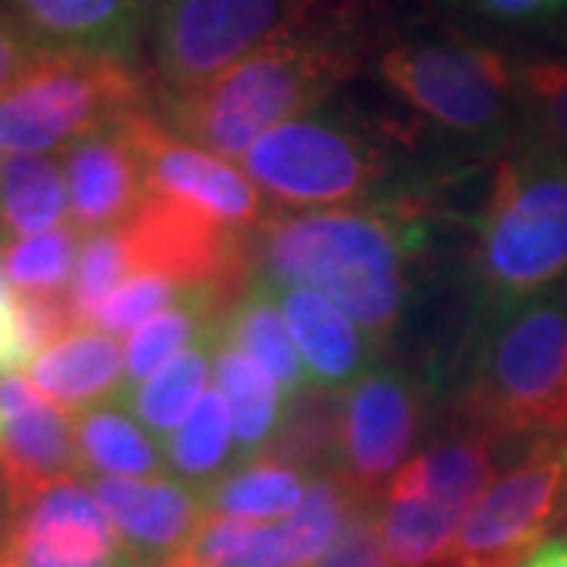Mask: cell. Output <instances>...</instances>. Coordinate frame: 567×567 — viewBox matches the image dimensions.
Wrapping results in <instances>:
<instances>
[{"label":"cell","instance_id":"obj_2","mask_svg":"<svg viewBox=\"0 0 567 567\" xmlns=\"http://www.w3.org/2000/svg\"><path fill=\"white\" fill-rule=\"evenodd\" d=\"M429 249V205L391 199L322 212H275L252 234V275L275 287H309L388 347L404 322L413 265Z\"/></svg>","mask_w":567,"mask_h":567},{"label":"cell","instance_id":"obj_31","mask_svg":"<svg viewBox=\"0 0 567 567\" xmlns=\"http://www.w3.org/2000/svg\"><path fill=\"white\" fill-rule=\"evenodd\" d=\"M130 278H133V256H130V246H126L121 227L82 237L73 284L66 293V303H70L76 324L89 328L99 306Z\"/></svg>","mask_w":567,"mask_h":567},{"label":"cell","instance_id":"obj_29","mask_svg":"<svg viewBox=\"0 0 567 567\" xmlns=\"http://www.w3.org/2000/svg\"><path fill=\"white\" fill-rule=\"evenodd\" d=\"M80 246V230L73 224H63L39 237L0 244V268L20 297H66Z\"/></svg>","mask_w":567,"mask_h":567},{"label":"cell","instance_id":"obj_26","mask_svg":"<svg viewBox=\"0 0 567 567\" xmlns=\"http://www.w3.org/2000/svg\"><path fill=\"white\" fill-rule=\"evenodd\" d=\"M341 394L344 391L306 388L303 394L287 401L281 425L259 457L293 466L309 480L334 470L341 439Z\"/></svg>","mask_w":567,"mask_h":567},{"label":"cell","instance_id":"obj_3","mask_svg":"<svg viewBox=\"0 0 567 567\" xmlns=\"http://www.w3.org/2000/svg\"><path fill=\"white\" fill-rule=\"evenodd\" d=\"M461 423L524 454L567 439V309L555 290L483 309L451 401Z\"/></svg>","mask_w":567,"mask_h":567},{"label":"cell","instance_id":"obj_39","mask_svg":"<svg viewBox=\"0 0 567 567\" xmlns=\"http://www.w3.org/2000/svg\"><path fill=\"white\" fill-rule=\"evenodd\" d=\"M0 567H22V565L13 558V555H10V551H3V548H0Z\"/></svg>","mask_w":567,"mask_h":567},{"label":"cell","instance_id":"obj_25","mask_svg":"<svg viewBox=\"0 0 567 567\" xmlns=\"http://www.w3.org/2000/svg\"><path fill=\"white\" fill-rule=\"evenodd\" d=\"M215 347L218 341L189 347L142 385L123 388L117 398L155 439H171L208 394V382L215 379Z\"/></svg>","mask_w":567,"mask_h":567},{"label":"cell","instance_id":"obj_43","mask_svg":"<svg viewBox=\"0 0 567 567\" xmlns=\"http://www.w3.org/2000/svg\"><path fill=\"white\" fill-rule=\"evenodd\" d=\"M0 174H3V158H0Z\"/></svg>","mask_w":567,"mask_h":567},{"label":"cell","instance_id":"obj_36","mask_svg":"<svg viewBox=\"0 0 567 567\" xmlns=\"http://www.w3.org/2000/svg\"><path fill=\"white\" fill-rule=\"evenodd\" d=\"M486 17L505 22H546L561 17L567 0H470Z\"/></svg>","mask_w":567,"mask_h":567},{"label":"cell","instance_id":"obj_21","mask_svg":"<svg viewBox=\"0 0 567 567\" xmlns=\"http://www.w3.org/2000/svg\"><path fill=\"white\" fill-rule=\"evenodd\" d=\"M76 454L82 476H117V480H155L171 476L164 447L130 413L121 398L89 406L73 416Z\"/></svg>","mask_w":567,"mask_h":567},{"label":"cell","instance_id":"obj_9","mask_svg":"<svg viewBox=\"0 0 567 567\" xmlns=\"http://www.w3.org/2000/svg\"><path fill=\"white\" fill-rule=\"evenodd\" d=\"M567 495V439L524 451L466 514L442 565L524 567L558 533Z\"/></svg>","mask_w":567,"mask_h":567},{"label":"cell","instance_id":"obj_1","mask_svg":"<svg viewBox=\"0 0 567 567\" xmlns=\"http://www.w3.org/2000/svg\"><path fill=\"white\" fill-rule=\"evenodd\" d=\"M382 7L334 0L268 41L203 89L164 95L162 117L181 140L240 162L275 126L319 111L341 85L382 54Z\"/></svg>","mask_w":567,"mask_h":567},{"label":"cell","instance_id":"obj_35","mask_svg":"<svg viewBox=\"0 0 567 567\" xmlns=\"http://www.w3.org/2000/svg\"><path fill=\"white\" fill-rule=\"evenodd\" d=\"M29 350L22 341L20 300L0 268V375H17V369L29 365Z\"/></svg>","mask_w":567,"mask_h":567},{"label":"cell","instance_id":"obj_8","mask_svg":"<svg viewBox=\"0 0 567 567\" xmlns=\"http://www.w3.org/2000/svg\"><path fill=\"white\" fill-rule=\"evenodd\" d=\"M324 0H164L152 13V66L164 95L218 80Z\"/></svg>","mask_w":567,"mask_h":567},{"label":"cell","instance_id":"obj_30","mask_svg":"<svg viewBox=\"0 0 567 567\" xmlns=\"http://www.w3.org/2000/svg\"><path fill=\"white\" fill-rule=\"evenodd\" d=\"M517 111L524 140L567 162V58H539L517 66Z\"/></svg>","mask_w":567,"mask_h":567},{"label":"cell","instance_id":"obj_6","mask_svg":"<svg viewBox=\"0 0 567 567\" xmlns=\"http://www.w3.org/2000/svg\"><path fill=\"white\" fill-rule=\"evenodd\" d=\"M148 107L136 63L99 54L44 51L0 99V152L54 155Z\"/></svg>","mask_w":567,"mask_h":567},{"label":"cell","instance_id":"obj_17","mask_svg":"<svg viewBox=\"0 0 567 567\" xmlns=\"http://www.w3.org/2000/svg\"><path fill=\"white\" fill-rule=\"evenodd\" d=\"M7 13L41 51L99 54L136 63L145 22V0H7Z\"/></svg>","mask_w":567,"mask_h":567},{"label":"cell","instance_id":"obj_22","mask_svg":"<svg viewBox=\"0 0 567 567\" xmlns=\"http://www.w3.org/2000/svg\"><path fill=\"white\" fill-rule=\"evenodd\" d=\"M215 385L224 394L234 420V464L259 457L281 425L287 406L281 385L262 363L224 341L215 347Z\"/></svg>","mask_w":567,"mask_h":567},{"label":"cell","instance_id":"obj_13","mask_svg":"<svg viewBox=\"0 0 567 567\" xmlns=\"http://www.w3.org/2000/svg\"><path fill=\"white\" fill-rule=\"evenodd\" d=\"M123 126L140 152L148 193L196 208L240 234H256L278 212L244 167L181 140L152 107L130 114Z\"/></svg>","mask_w":567,"mask_h":567},{"label":"cell","instance_id":"obj_18","mask_svg":"<svg viewBox=\"0 0 567 567\" xmlns=\"http://www.w3.org/2000/svg\"><path fill=\"white\" fill-rule=\"evenodd\" d=\"M287 331L300 350L309 385L347 391L379 363V347L331 300L309 287H275Z\"/></svg>","mask_w":567,"mask_h":567},{"label":"cell","instance_id":"obj_42","mask_svg":"<svg viewBox=\"0 0 567 567\" xmlns=\"http://www.w3.org/2000/svg\"><path fill=\"white\" fill-rule=\"evenodd\" d=\"M158 3H164V0H145V7H148V13H155V7Z\"/></svg>","mask_w":567,"mask_h":567},{"label":"cell","instance_id":"obj_14","mask_svg":"<svg viewBox=\"0 0 567 567\" xmlns=\"http://www.w3.org/2000/svg\"><path fill=\"white\" fill-rule=\"evenodd\" d=\"M76 473L73 413L51 404L22 375H0V507H17Z\"/></svg>","mask_w":567,"mask_h":567},{"label":"cell","instance_id":"obj_34","mask_svg":"<svg viewBox=\"0 0 567 567\" xmlns=\"http://www.w3.org/2000/svg\"><path fill=\"white\" fill-rule=\"evenodd\" d=\"M41 54L44 51L29 39V32L20 22L13 20L7 10H0V99L20 85L22 76L35 66Z\"/></svg>","mask_w":567,"mask_h":567},{"label":"cell","instance_id":"obj_44","mask_svg":"<svg viewBox=\"0 0 567 567\" xmlns=\"http://www.w3.org/2000/svg\"><path fill=\"white\" fill-rule=\"evenodd\" d=\"M442 567H447V565H442Z\"/></svg>","mask_w":567,"mask_h":567},{"label":"cell","instance_id":"obj_27","mask_svg":"<svg viewBox=\"0 0 567 567\" xmlns=\"http://www.w3.org/2000/svg\"><path fill=\"white\" fill-rule=\"evenodd\" d=\"M309 476L268 457L234 464L218 483L205 488V507L212 514L244 520H281L306 498Z\"/></svg>","mask_w":567,"mask_h":567},{"label":"cell","instance_id":"obj_11","mask_svg":"<svg viewBox=\"0 0 567 567\" xmlns=\"http://www.w3.org/2000/svg\"><path fill=\"white\" fill-rule=\"evenodd\" d=\"M121 230L133 256V275L212 287L230 300H237L252 281V234L230 230L158 193H148Z\"/></svg>","mask_w":567,"mask_h":567},{"label":"cell","instance_id":"obj_24","mask_svg":"<svg viewBox=\"0 0 567 567\" xmlns=\"http://www.w3.org/2000/svg\"><path fill=\"white\" fill-rule=\"evenodd\" d=\"M70 224L61 155H10L0 174V240L13 244Z\"/></svg>","mask_w":567,"mask_h":567},{"label":"cell","instance_id":"obj_4","mask_svg":"<svg viewBox=\"0 0 567 567\" xmlns=\"http://www.w3.org/2000/svg\"><path fill=\"white\" fill-rule=\"evenodd\" d=\"M470 275L483 309L527 303L567 275V162L511 142L492 167L473 227Z\"/></svg>","mask_w":567,"mask_h":567},{"label":"cell","instance_id":"obj_10","mask_svg":"<svg viewBox=\"0 0 567 567\" xmlns=\"http://www.w3.org/2000/svg\"><path fill=\"white\" fill-rule=\"evenodd\" d=\"M425 385L398 363H375L341 394L334 473L360 502H382L394 476L420 451Z\"/></svg>","mask_w":567,"mask_h":567},{"label":"cell","instance_id":"obj_19","mask_svg":"<svg viewBox=\"0 0 567 567\" xmlns=\"http://www.w3.org/2000/svg\"><path fill=\"white\" fill-rule=\"evenodd\" d=\"M29 379L66 413L114 401L123 391V350L99 328H76L29 363Z\"/></svg>","mask_w":567,"mask_h":567},{"label":"cell","instance_id":"obj_32","mask_svg":"<svg viewBox=\"0 0 567 567\" xmlns=\"http://www.w3.org/2000/svg\"><path fill=\"white\" fill-rule=\"evenodd\" d=\"M196 290L199 287H186V284L155 278V275H133L99 306L89 328H99L104 334L117 338L126 331H136L148 319L162 316L167 309L186 303Z\"/></svg>","mask_w":567,"mask_h":567},{"label":"cell","instance_id":"obj_40","mask_svg":"<svg viewBox=\"0 0 567 567\" xmlns=\"http://www.w3.org/2000/svg\"><path fill=\"white\" fill-rule=\"evenodd\" d=\"M555 293H558V300H561V303H565V309H567V275L561 278V284H558V290H555Z\"/></svg>","mask_w":567,"mask_h":567},{"label":"cell","instance_id":"obj_41","mask_svg":"<svg viewBox=\"0 0 567 567\" xmlns=\"http://www.w3.org/2000/svg\"><path fill=\"white\" fill-rule=\"evenodd\" d=\"M558 533H561V539H567V495H565V511H561V524H558Z\"/></svg>","mask_w":567,"mask_h":567},{"label":"cell","instance_id":"obj_15","mask_svg":"<svg viewBox=\"0 0 567 567\" xmlns=\"http://www.w3.org/2000/svg\"><path fill=\"white\" fill-rule=\"evenodd\" d=\"M89 486L102 502L104 514L111 517L123 546L142 565L186 551L208 514L203 492L174 476H155V480L95 476L89 480Z\"/></svg>","mask_w":567,"mask_h":567},{"label":"cell","instance_id":"obj_12","mask_svg":"<svg viewBox=\"0 0 567 567\" xmlns=\"http://www.w3.org/2000/svg\"><path fill=\"white\" fill-rule=\"evenodd\" d=\"M0 548L22 567H145L123 546L82 473L0 507Z\"/></svg>","mask_w":567,"mask_h":567},{"label":"cell","instance_id":"obj_38","mask_svg":"<svg viewBox=\"0 0 567 567\" xmlns=\"http://www.w3.org/2000/svg\"><path fill=\"white\" fill-rule=\"evenodd\" d=\"M145 567H208L205 561H199L193 551H177V555H171V558H162V561H152V565Z\"/></svg>","mask_w":567,"mask_h":567},{"label":"cell","instance_id":"obj_37","mask_svg":"<svg viewBox=\"0 0 567 567\" xmlns=\"http://www.w3.org/2000/svg\"><path fill=\"white\" fill-rule=\"evenodd\" d=\"M524 567H567V539L555 536V539L543 543L529 555Z\"/></svg>","mask_w":567,"mask_h":567},{"label":"cell","instance_id":"obj_28","mask_svg":"<svg viewBox=\"0 0 567 567\" xmlns=\"http://www.w3.org/2000/svg\"><path fill=\"white\" fill-rule=\"evenodd\" d=\"M234 420L221 391H208L193 416L164 442L167 473L186 486L205 488L218 483L234 466Z\"/></svg>","mask_w":567,"mask_h":567},{"label":"cell","instance_id":"obj_16","mask_svg":"<svg viewBox=\"0 0 567 567\" xmlns=\"http://www.w3.org/2000/svg\"><path fill=\"white\" fill-rule=\"evenodd\" d=\"M61 158L70 193V224L82 237L123 227L148 196L145 167L123 123L73 142Z\"/></svg>","mask_w":567,"mask_h":567},{"label":"cell","instance_id":"obj_7","mask_svg":"<svg viewBox=\"0 0 567 567\" xmlns=\"http://www.w3.org/2000/svg\"><path fill=\"white\" fill-rule=\"evenodd\" d=\"M388 89L447 133L502 136L517 111V66L466 39H413L379 54Z\"/></svg>","mask_w":567,"mask_h":567},{"label":"cell","instance_id":"obj_20","mask_svg":"<svg viewBox=\"0 0 567 567\" xmlns=\"http://www.w3.org/2000/svg\"><path fill=\"white\" fill-rule=\"evenodd\" d=\"M391 567H442L466 514L447 505L404 466L379 502Z\"/></svg>","mask_w":567,"mask_h":567},{"label":"cell","instance_id":"obj_23","mask_svg":"<svg viewBox=\"0 0 567 567\" xmlns=\"http://www.w3.org/2000/svg\"><path fill=\"white\" fill-rule=\"evenodd\" d=\"M218 341L240 347L256 363H262L271 372V379L281 385L287 401H293L306 388H312L303 360H300V350L287 331V322L281 319L278 297H275L271 284H265L256 275L244 293L237 297V303L227 309Z\"/></svg>","mask_w":567,"mask_h":567},{"label":"cell","instance_id":"obj_33","mask_svg":"<svg viewBox=\"0 0 567 567\" xmlns=\"http://www.w3.org/2000/svg\"><path fill=\"white\" fill-rule=\"evenodd\" d=\"M312 567H391L379 502H357L334 543Z\"/></svg>","mask_w":567,"mask_h":567},{"label":"cell","instance_id":"obj_5","mask_svg":"<svg viewBox=\"0 0 567 567\" xmlns=\"http://www.w3.org/2000/svg\"><path fill=\"white\" fill-rule=\"evenodd\" d=\"M240 167L278 212L353 208L375 203L388 183L391 148L365 123L312 111L252 142Z\"/></svg>","mask_w":567,"mask_h":567}]
</instances>
